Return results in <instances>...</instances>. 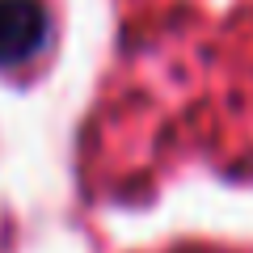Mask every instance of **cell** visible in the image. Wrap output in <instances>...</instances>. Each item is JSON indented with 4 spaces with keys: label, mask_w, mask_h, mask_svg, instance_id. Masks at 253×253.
<instances>
[{
    "label": "cell",
    "mask_w": 253,
    "mask_h": 253,
    "mask_svg": "<svg viewBox=\"0 0 253 253\" xmlns=\"http://www.w3.org/2000/svg\"><path fill=\"white\" fill-rule=\"evenodd\" d=\"M42 17L30 0H4L0 4V59H26L38 46Z\"/></svg>",
    "instance_id": "cell-1"
}]
</instances>
